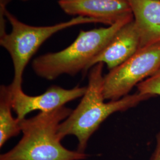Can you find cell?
<instances>
[{
  "label": "cell",
  "mask_w": 160,
  "mask_h": 160,
  "mask_svg": "<svg viewBox=\"0 0 160 160\" xmlns=\"http://www.w3.org/2000/svg\"><path fill=\"white\" fill-rule=\"evenodd\" d=\"M104 65L98 63L91 68L85 94L78 106L59 126L58 135L61 139L68 135H74L77 138V151L80 152L85 153L92 135L111 114L133 108L151 97L137 92L105 103L103 92Z\"/></svg>",
  "instance_id": "6da1fadb"
},
{
  "label": "cell",
  "mask_w": 160,
  "mask_h": 160,
  "mask_svg": "<svg viewBox=\"0 0 160 160\" xmlns=\"http://www.w3.org/2000/svg\"><path fill=\"white\" fill-rule=\"evenodd\" d=\"M86 90L87 87L76 86L71 89H65L54 85L48 88L43 94L32 96L25 94L22 88H12V109L17 115V119L22 120L27 114L33 111L49 112L63 107L65 104L83 97Z\"/></svg>",
  "instance_id": "8992f818"
},
{
  "label": "cell",
  "mask_w": 160,
  "mask_h": 160,
  "mask_svg": "<svg viewBox=\"0 0 160 160\" xmlns=\"http://www.w3.org/2000/svg\"><path fill=\"white\" fill-rule=\"evenodd\" d=\"M138 92L148 95L160 96V68L154 74L137 85Z\"/></svg>",
  "instance_id": "8fae6325"
},
{
  "label": "cell",
  "mask_w": 160,
  "mask_h": 160,
  "mask_svg": "<svg viewBox=\"0 0 160 160\" xmlns=\"http://www.w3.org/2000/svg\"><path fill=\"white\" fill-rule=\"evenodd\" d=\"M141 49L160 42V0H128Z\"/></svg>",
  "instance_id": "9c48e42d"
},
{
  "label": "cell",
  "mask_w": 160,
  "mask_h": 160,
  "mask_svg": "<svg viewBox=\"0 0 160 160\" xmlns=\"http://www.w3.org/2000/svg\"><path fill=\"white\" fill-rule=\"evenodd\" d=\"M140 48V37L134 20L122 27L109 43L89 64L87 70L98 63L106 64L112 70L125 62Z\"/></svg>",
  "instance_id": "ba28073f"
},
{
  "label": "cell",
  "mask_w": 160,
  "mask_h": 160,
  "mask_svg": "<svg viewBox=\"0 0 160 160\" xmlns=\"http://www.w3.org/2000/svg\"><path fill=\"white\" fill-rule=\"evenodd\" d=\"M133 20L132 14L108 28L81 31L74 42L62 51L48 53L34 59L32 68L35 74L41 78L52 80L63 74L75 76L80 72H86L92 60L114 34Z\"/></svg>",
  "instance_id": "3957f363"
},
{
  "label": "cell",
  "mask_w": 160,
  "mask_h": 160,
  "mask_svg": "<svg viewBox=\"0 0 160 160\" xmlns=\"http://www.w3.org/2000/svg\"><path fill=\"white\" fill-rule=\"evenodd\" d=\"M5 16L12 26V31L0 36V45L9 53L12 61L14 75L10 84L12 89L22 88L24 69L40 46L52 35L79 24L102 23L96 18L77 16L52 26H33L20 22L7 10Z\"/></svg>",
  "instance_id": "277c9868"
},
{
  "label": "cell",
  "mask_w": 160,
  "mask_h": 160,
  "mask_svg": "<svg viewBox=\"0 0 160 160\" xmlns=\"http://www.w3.org/2000/svg\"><path fill=\"white\" fill-rule=\"evenodd\" d=\"M12 94L11 87H0V147L2 148L10 138L17 136L21 132L20 120L12 115Z\"/></svg>",
  "instance_id": "30bf717a"
},
{
  "label": "cell",
  "mask_w": 160,
  "mask_h": 160,
  "mask_svg": "<svg viewBox=\"0 0 160 160\" xmlns=\"http://www.w3.org/2000/svg\"><path fill=\"white\" fill-rule=\"evenodd\" d=\"M150 160H160V133L157 136V145Z\"/></svg>",
  "instance_id": "4fadbf2b"
},
{
  "label": "cell",
  "mask_w": 160,
  "mask_h": 160,
  "mask_svg": "<svg viewBox=\"0 0 160 160\" xmlns=\"http://www.w3.org/2000/svg\"><path fill=\"white\" fill-rule=\"evenodd\" d=\"M73 110L61 107L49 112H40L20 120L23 137L12 148L0 155V160H83L88 155L71 151L61 144L59 125Z\"/></svg>",
  "instance_id": "7a4b0ae2"
},
{
  "label": "cell",
  "mask_w": 160,
  "mask_h": 160,
  "mask_svg": "<svg viewBox=\"0 0 160 160\" xmlns=\"http://www.w3.org/2000/svg\"><path fill=\"white\" fill-rule=\"evenodd\" d=\"M20 1H29V0H20Z\"/></svg>",
  "instance_id": "5bb4252c"
},
{
  "label": "cell",
  "mask_w": 160,
  "mask_h": 160,
  "mask_svg": "<svg viewBox=\"0 0 160 160\" xmlns=\"http://www.w3.org/2000/svg\"><path fill=\"white\" fill-rule=\"evenodd\" d=\"M160 68V42L139 49L131 57L104 76L105 100H117Z\"/></svg>",
  "instance_id": "5b68a950"
},
{
  "label": "cell",
  "mask_w": 160,
  "mask_h": 160,
  "mask_svg": "<svg viewBox=\"0 0 160 160\" xmlns=\"http://www.w3.org/2000/svg\"><path fill=\"white\" fill-rule=\"evenodd\" d=\"M58 4L69 15L96 18L109 26L133 14L128 0H59Z\"/></svg>",
  "instance_id": "52a82bcc"
},
{
  "label": "cell",
  "mask_w": 160,
  "mask_h": 160,
  "mask_svg": "<svg viewBox=\"0 0 160 160\" xmlns=\"http://www.w3.org/2000/svg\"><path fill=\"white\" fill-rule=\"evenodd\" d=\"M10 0H1V16H0V36L6 34V12L7 10L6 6Z\"/></svg>",
  "instance_id": "7c38bea8"
}]
</instances>
